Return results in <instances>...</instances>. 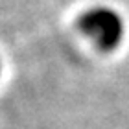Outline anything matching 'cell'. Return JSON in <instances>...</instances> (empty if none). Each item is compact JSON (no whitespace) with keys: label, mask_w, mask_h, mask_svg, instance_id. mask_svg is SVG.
Listing matches in <instances>:
<instances>
[{"label":"cell","mask_w":129,"mask_h":129,"mask_svg":"<svg viewBox=\"0 0 129 129\" xmlns=\"http://www.w3.org/2000/svg\"><path fill=\"white\" fill-rule=\"evenodd\" d=\"M79 31L92 41L100 50L109 52L120 44L124 37V20L111 8H90L78 20Z\"/></svg>","instance_id":"obj_1"}]
</instances>
